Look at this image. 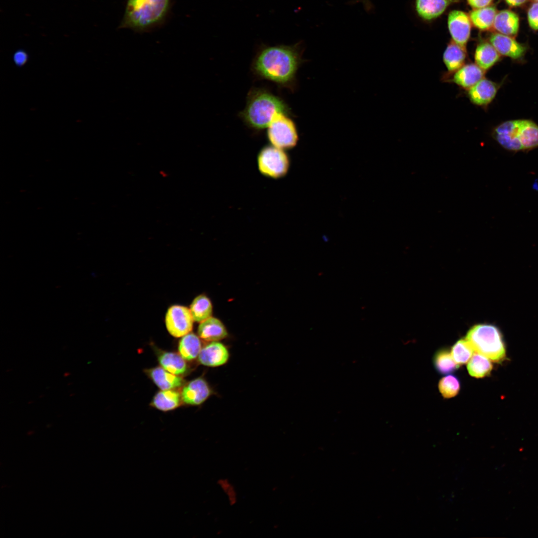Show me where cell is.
I'll return each instance as SVG.
<instances>
[{
	"instance_id": "obj_1",
	"label": "cell",
	"mask_w": 538,
	"mask_h": 538,
	"mask_svg": "<svg viewBox=\"0 0 538 538\" xmlns=\"http://www.w3.org/2000/svg\"><path fill=\"white\" fill-rule=\"evenodd\" d=\"M302 52L299 43L264 47L253 60L252 71L259 78L282 87H291L302 62Z\"/></svg>"
},
{
	"instance_id": "obj_2",
	"label": "cell",
	"mask_w": 538,
	"mask_h": 538,
	"mask_svg": "<svg viewBox=\"0 0 538 538\" xmlns=\"http://www.w3.org/2000/svg\"><path fill=\"white\" fill-rule=\"evenodd\" d=\"M279 113L290 114L289 107L281 98L266 89L253 88L248 93L240 116L249 127L261 130L268 127Z\"/></svg>"
},
{
	"instance_id": "obj_3",
	"label": "cell",
	"mask_w": 538,
	"mask_h": 538,
	"mask_svg": "<svg viewBox=\"0 0 538 538\" xmlns=\"http://www.w3.org/2000/svg\"><path fill=\"white\" fill-rule=\"evenodd\" d=\"M171 0H127L120 28L144 31L161 23L168 12Z\"/></svg>"
},
{
	"instance_id": "obj_4",
	"label": "cell",
	"mask_w": 538,
	"mask_h": 538,
	"mask_svg": "<svg viewBox=\"0 0 538 538\" xmlns=\"http://www.w3.org/2000/svg\"><path fill=\"white\" fill-rule=\"evenodd\" d=\"M466 340L474 351L491 361L499 362L506 357V346L500 329L490 323L473 326L467 333Z\"/></svg>"
},
{
	"instance_id": "obj_5",
	"label": "cell",
	"mask_w": 538,
	"mask_h": 538,
	"mask_svg": "<svg viewBox=\"0 0 538 538\" xmlns=\"http://www.w3.org/2000/svg\"><path fill=\"white\" fill-rule=\"evenodd\" d=\"M267 136L272 145L283 150L293 147L298 140L294 122L284 113L274 117L268 127Z\"/></svg>"
},
{
	"instance_id": "obj_6",
	"label": "cell",
	"mask_w": 538,
	"mask_h": 538,
	"mask_svg": "<svg viewBox=\"0 0 538 538\" xmlns=\"http://www.w3.org/2000/svg\"><path fill=\"white\" fill-rule=\"evenodd\" d=\"M257 163L264 175L278 179L285 175L289 167V159L284 150L273 145L264 147L259 152Z\"/></svg>"
},
{
	"instance_id": "obj_7",
	"label": "cell",
	"mask_w": 538,
	"mask_h": 538,
	"mask_svg": "<svg viewBox=\"0 0 538 538\" xmlns=\"http://www.w3.org/2000/svg\"><path fill=\"white\" fill-rule=\"evenodd\" d=\"M194 321L190 309L180 305L169 307L165 317L167 331L175 337H180L190 333Z\"/></svg>"
},
{
	"instance_id": "obj_8",
	"label": "cell",
	"mask_w": 538,
	"mask_h": 538,
	"mask_svg": "<svg viewBox=\"0 0 538 538\" xmlns=\"http://www.w3.org/2000/svg\"><path fill=\"white\" fill-rule=\"evenodd\" d=\"M485 72L475 63L469 62L452 73H445L441 80L466 91L484 78Z\"/></svg>"
},
{
	"instance_id": "obj_9",
	"label": "cell",
	"mask_w": 538,
	"mask_h": 538,
	"mask_svg": "<svg viewBox=\"0 0 538 538\" xmlns=\"http://www.w3.org/2000/svg\"><path fill=\"white\" fill-rule=\"evenodd\" d=\"M448 27L452 41L467 50L471 29L469 15L461 10L451 11L448 16Z\"/></svg>"
},
{
	"instance_id": "obj_10",
	"label": "cell",
	"mask_w": 538,
	"mask_h": 538,
	"mask_svg": "<svg viewBox=\"0 0 538 538\" xmlns=\"http://www.w3.org/2000/svg\"><path fill=\"white\" fill-rule=\"evenodd\" d=\"M521 120L506 121L496 127L492 136L503 148L512 151L522 150L518 138Z\"/></svg>"
},
{
	"instance_id": "obj_11",
	"label": "cell",
	"mask_w": 538,
	"mask_h": 538,
	"mask_svg": "<svg viewBox=\"0 0 538 538\" xmlns=\"http://www.w3.org/2000/svg\"><path fill=\"white\" fill-rule=\"evenodd\" d=\"M499 85L485 77L466 90V96L473 105L487 107L494 99Z\"/></svg>"
},
{
	"instance_id": "obj_12",
	"label": "cell",
	"mask_w": 538,
	"mask_h": 538,
	"mask_svg": "<svg viewBox=\"0 0 538 538\" xmlns=\"http://www.w3.org/2000/svg\"><path fill=\"white\" fill-rule=\"evenodd\" d=\"M489 41L500 55L513 59L522 58L527 51L526 46L518 42L514 37L498 32L491 34Z\"/></svg>"
},
{
	"instance_id": "obj_13",
	"label": "cell",
	"mask_w": 538,
	"mask_h": 538,
	"mask_svg": "<svg viewBox=\"0 0 538 538\" xmlns=\"http://www.w3.org/2000/svg\"><path fill=\"white\" fill-rule=\"evenodd\" d=\"M211 395V390L207 382L198 378L189 382L181 392L182 401L188 404L197 405L204 403Z\"/></svg>"
},
{
	"instance_id": "obj_14",
	"label": "cell",
	"mask_w": 538,
	"mask_h": 538,
	"mask_svg": "<svg viewBox=\"0 0 538 538\" xmlns=\"http://www.w3.org/2000/svg\"><path fill=\"white\" fill-rule=\"evenodd\" d=\"M229 358L227 347L218 341L211 342L202 348L198 356L199 362L206 366L216 367L226 364Z\"/></svg>"
},
{
	"instance_id": "obj_15",
	"label": "cell",
	"mask_w": 538,
	"mask_h": 538,
	"mask_svg": "<svg viewBox=\"0 0 538 538\" xmlns=\"http://www.w3.org/2000/svg\"><path fill=\"white\" fill-rule=\"evenodd\" d=\"M458 0H415V9L422 19L430 20L441 15L452 3Z\"/></svg>"
},
{
	"instance_id": "obj_16",
	"label": "cell",
	"mask_w": 538,
	"mask_h": 538,
	"mask_svg": "<svg viewBox=\"0 0 538 538\" xmlns=\"http://www.w3.org/2000/svg\"><path fill=\"white\" fill-rule=\"evenodd\" d=\"M197 333L200 338L208 342L219 341L228 335L227 329L223 322L212 316L200 322Z\"/></svg>"
},
{
	"instance_id": "obj_17",
	"label": "cell",
	"mask_w": 538,
	"mask_h": 538,
	"mask_svg": "<svg viewBox=\"0 0 538 538\" xmlns=\"http://www.w3.org/2000/svg\"><path fill=\"white\" fill-rule=\"evenodd\" d=\"M520 18L518 15L510 9L497 12L493 27L497 32L514 37L519 31Z\"/></svg>"
},
{
	"instance_id": "obj_18",
	"label": "cell",
	"mask_w": 538,
	"mask_h": 538,
	"mask_svg": "<svg viewBox=\"0 0 538 538\" xmlns=\"http://www.w3.org/2000/svg\"><path fill=\"white\" fill-rule=\"evenodd\" d=\"M500 56L489 42L483 41L476 47L474 56L475 63L486 71L500 60Z\"/></svg>"
},
{
	"instance_id": "obj_19",
	"label": "cell",
	"mask_w": 538,
	"mask_h": 538,
	"mask_svg": "<svg viewBox=\"0 0 538 538\" xmlns=\"http://www.w3.org/2000/svg\"><path fill=\"white\" fill-rule=\"evenodd\" d=\"M467 50L451 40L448 44L443 54V61L447 68L446 73H452L466 63Z\"/></svg>"
},
{
	"instance_id": "obj_20",
	"label": "cell",
	"mask_w": 538,
	"mask_h": 538,
	"mask_svg": "<svg viewBox=\"0 0 538 538\" xmlns=\"http://www.w3.org/2000/svg\"><path fill=\"white\" fill-rule=\"evenodd\" d=\"M148 372L152 381L161 390H172L180 387L184 382L181 378L160 367L152 368Z\"/></svg>"
},
{
	"instance_id": "obj_21",
	"label": "cell",
	"mask_w": 538,
	"mask_h": 538,
	"mask_svg": "<svg viewBox=\"0 0 538 538\" xmlns=\"http://www.w3.org/2000/svg\"><path fill=\"white\" fill-rule=\"evenodd\" d=\"M518 138L522 150H529L538 147V125L534 122L521 120Z\"/></svg>"
},
{
	"instance_id": "obj_22",
	"label": "cell",
	"mask_w": 538,
	"mask_h": 538,
	"mask_svg": "<svg viewBox=\"0 0 538 538\" xmlns=\"http://www.w3.org/2000/svg\"><path fill=\"white\" fill-rule=\"evenodd\" d=\"M497 9L494 6L474 9L469 13L471 23L477 28L488 30L493 27Z\"/></svg>"
},
{
	"instance_id": "obj_23",
	"label": "cell",
	"mask_w": 538,
	"mask_h": 538,
	"mask_svg": "<svg viewBox=\"0 0 538 538\" xmlns=\"http://www.w3.org/2000/svg\"><path fill=\"white\" fill-rule=\"evenodd\" d=\"M181 400V396L175 391L162 390L154 396L152 405L159 410L169 411L179 406Z\"/></svg>"
},
{
	"instance_id": "obj_24",
	"label": "cell",
	"mask_w": 538,
	"mask_h": 538,
	"mask_svg": "<svg viewBox=\"0 0 538 538\" xmlns=\"http://www.w3.org/2000/svg\"><path fill=\"white\" fill-rule=\"evenodd\" d=\"M201 349V343L199 337L192 333L183 336L179 343L180 355L186 360L196 358Z\"/></svg>"
},
{
	"instance_id": "obj_25",
	"label": "cell",
	"mask_w": 538,
	"mask_h": 538,
	"mask_svg": "<svg viewBox=\"0 0 538 538\" xmlns=\"http://www.w3.org/2000/svg\"><path fill=\"white\" fill-rule=\"evenodd\" d=\"M183 357L173 352H163L158 357L161 366L168 372L176 375L184 374L187 365Z\"/></svg>"
},
{
	"instance_id": "obj_26",
	"label": "cell",
	"mask_w": 538,
	"mask_h": 538,
	"mask_svg": "<svg viewBox=\"0 0 538 538\" xmlns=\"http://www.w3.org/2000/svg\"><path fill=\"white\" fill-rule=\"evenodd\" d=\"M189 309L194 320L201 322L211 316L213 306L210 299L205 295L201 294L193 299Z\"/></svg>"
},
{
	"instance_id": "obj_27",
	"label": "cell",
	"mask_w": 538,
	"mask_h": 538,
	"mask_svg": "<svg viewBox=\"0 0 538 538\" xmlns=\"http://www.w3.org/2000/svg\"><path fill=\"white\" fill-rule=\"evenodd\" d=\"M493 368L490 359L478 353L473 354L468 363L467 369L469 374L475 378H483L489 375Z\"/></svg>"
},
{
	"instance_id": "obj_28",
	"label": "cell",
	"mask_w": 538,
	"mask_h": 538,
	"mask_svg": "<svg viewBox=\"0 0 538 538\" xmlns=\"http://www.w3.org/2000/svg\"><path fill=\"white\" fill-rule=\"evenodd\" d=\"M433 363L436 370L444 375L454 372L459 366L453 360L451 353L448 350L443 349L436 353Z\"/></svg>"
},
{
	"instance_id": "obj_29",
	"label": "cell",
	"mask_w": 538,
	"mask_h": 538,
	"mask_svg": "<svg viewBox=\"0 0 538 538\" xmlns=\"http://www.w3.org/2000/svg\"><path fill=\"white\" fill-rule=\"evenodd\" d=\"M474 350L466 339L458 340L451 350L452 357L458 365L467 363L472 356Z\"/></svg>"
},
{
	"instance_id": "obj_30",
	"label": "cell",
	"mask_w": 538,
	"mask_h": 538,
	"mask_svg": "<svg viewBox=\"0 0 538 538\" xmlns=\"http://www.w3.org/2000/svg\"><path fill=\"white\" fill-rule=\"evenodd\" d=\"M460 388L458 379L453 375H448L441 378L438 383L440 393L444 398H451L456 396Z\"/></svg>"
},
{
	"instance_id": "obj_31",
	"label": "cell",
	"mask_w": 538,
	"mask_h": 538,
	"mask_svg": "<svg viewBox=\"0 0 538 538\" xmlns=\"http://www.w3.org/2000/svg\"><path fill=\"white\" fill-rule=\"evenodd\" d=\"M217 483L226 495L229 504L231 506L235 505L238 501V494L235 486L227 478H219Z\"/></svg>"
},
{
	"instance_id": "obj_32",
	"label": "cell",
	"mask_w": 538,
	"mask_h": 538,
	"mask_svg": "<svg viewBox=\"0 0 538 538\" xmlns=\"http://www.w3.org/2000/svg\"><path fill=\"white\" fill-rule=\"evenodd\" d=\"M527 19L531 29L538 30V2L534 1L527 11Z\"/></svg>"
},
{
	"instance_id": "obj_33",
	"label": "cell",
	"mask_w": 538,
	"mask_h": 538,
	"mask_svg": "<svg viewBox=\"0 0 538 538\" xmlns=\"http://www.w3.org/2000/svg\"><path fill=\"white\" fill-rule=\"evenodd\" d=\"M29 60L28 53L23 49H18L14 52L12 55V61L17 67L24 66Z\"/></svg>"
},
{
	"instance_id": "obj_34",
	"label": "cell",
	"mask_w": 538,
	"mask_h": 538,
	"mask_svg": "<svg viewBox=\"0 0 538 538\" xmlns=\"http://www.w3.org/2000/svg\"><path fill=\"white\" fill-rule=\"evenodd\" d=\"M493 1V0H467L468 4L474 9L489 6Z\"/></svg>"
},
{
	"instance_id": "obj_35",
	"label": "cell",
	"mask_w": 538,
	"mask_h": 538,
	"mask_svg": "<svg viewBox=\"0 0 538 538\" xmlns=\"http://www.w3.org/2000/svg\"><path fill=\"white\" fill-rule=\"evenodd\" d=\"M357 2H361L364 9L367 12H370L374 8L373 4L370 0H355L353 3Z\"/></svg>"
},
{
	"instance_id": "obj_36",
	"label": "cell",
	"mask_w": 538,
	"mask_h": 538,
	"mask_svg": "<svg viewBox=\"0 0 538 538\" xmlns=\"http://www.w3.org/2000/svg\"><path fill=\"white\" fill-rule=\"evenodd\" d=\"M504 1L510 7H518L524 4L528 0H504Z\"/></svg>"
},
{
	"instance_id": "obj_37",
	"label": "cell",
	"mask_w": 538,
	"mask_h": 538,
	"mask_svg": "<svg viewBox=\"0 0 538 538\" xmlns=\"http://www.w3.org/2000/svg\"><path fill=\"white\" fill-rule=\"evenodd\" d=\"M535 1L538 2V0H534Z\"/></svg>"
}]
</instances>
